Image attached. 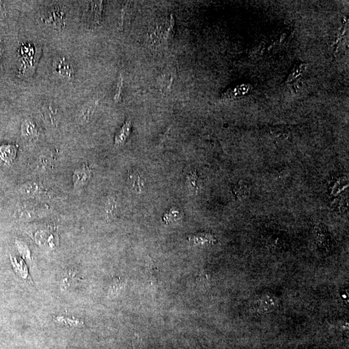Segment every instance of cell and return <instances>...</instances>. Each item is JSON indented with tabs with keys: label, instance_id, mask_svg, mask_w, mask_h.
<instances>
[{
	"label": "cell",
	"instance_id": "1",
	"mask_svg": "<svg viewBox=\"0 0 349 349\" xmlns=\"http://www.w3.org/2000/svg\"><path fill=\"white\" fill-rule=\"evenodd\" d=\"M175 33V21L172 17H165L155 21L151 28V42L157 47L168 44Z\"/></svg>",
	"mask_w": 349,
	"mask_h": 349
},
{
	"label": "cell",
	"instance_id": "2",
	"mask_svg": "<svg viewBox=\"0 0 349 349\" xmlns=\"http://www.w3.org/2000/svg\"><path fill=\"white\" fill-rule=\"evenodd\" d=\"M41 19L45 24L55 27V29H62L66 26L68 17L64 9L56 6L49 7L43 14Z\"/></svg>",
	"mask_w": 349,
	"mask_h": 349
},
{
	"label": "cell",
	"instance_id": "3",
	"mask_svg": "<svg viewBox=\"0 0 349 349\" xmlns=\"http://www.w3.org/2000/svg\"><path fill=\"white\" fill-rule=\"evenodd\" d=\"M53 70L60 77L70 80L74 77L76 71L72 61L64 56H56L53 62Z\"/></svg>",
	"mask_w": 349,
	"mask_h": 349
},
{
	"label": "cell",
	"instance_id": "4",
	"mask_svg": "<svg viewBox=\"0 0 349 349\" xmlns=\"http://www.w3.org/2000/svg\"><path fill=\"white\" fill-rule=\"evenodd\" d=\"M41 113L45 121L51 125H56L60 122V111L54 104H45L41 108Z\"/></svg>",
	"mask_w": 349,
	"mask_h": 349
},
{
	"label": "cell",
	"instance_id": "5",
	"mask_svg": "<svg viewBox=\"0 0 349 349\" xmlns=\"http://www.w3.org/2000/svg\"><path fill=\"white\" fill-rule=\"evenodd\" d=\"M278 300L274 295H263L257 301V310L259 313L269 312L277 306Z\"/></svg>",
	"mask_w": 349,
	"mask_h": 349
},
{
	"label": "cell",
	"instance_id": "6",
	"mask_svg": "<svg viewBox=\"0 0 349 349\" xmlns=\"http://www.w3.org/2000/svg\"><path fill=\"white\" fill-rule=\"evenodd\" d=\"M91 178V169L87 165L79 167L74 171L73 183L74 188H82Z\"/></svg>",
	"mask_w": 349,
	"mask_h": 349
},
{
	"label": "cell",
	"instance_id": "7",
	"mask_svg": "<svg viewBox=\"0 0 349 349\" xmlns=\"http://www.w3.org/2000/svg\"><path fill=\"white\" fill-rule=\"evenodd\" d=\"M102 1H92L88 11V21L90 24L96 25L101 20Z\"/></svg>",
	"mask_w": 349,
	"mask_h": 349
},
{
	"label": "cell",
	"instance_id": "8",
	"mask_svg": "<svg viewBox=\"0 0 349 349\" xmlns=\"http://www.w3.org/2000/svg\"><path fill=\"white\" fill-rule=\"evenodd\" d=\"M19 190L23 195L29 197H35L40 194L43 189L40 185L37 183L28 182L23 184Z\"/></svg>",
	"mask_w": 349,
	"mask_h": 349
},
{
	"label": "cell",
	"instance_id": "9",
	"mask_svg": "<svg viewBox=\"0 0 349 349\" xmlns=\"http://www.w3.org/2000/svg\"><path fill=\"white\" fill-rule=\"evenodd\" d=\"M127 181L129 186L136 192H141L144 187L141 176L137 171L133 170L129 171L128 175Z\"/></svg>",
	"mask_w": 349,
	"mask_h": 349
},
{
	"label": "cell",
	"instance_id": "10",
	"mask_svg": "<svg viewBox=\"0 0 349 349\" xmlns=\"http://www.w3.org/2000/svg\"><path fill=\"white\" fill-rule=\"evenodd\" d=\"M21 132L23 137L28 139H33L38 135V129L34 122L31 120H26L21 126Z\"/></svg>",
	"mask_w": 349,
	"mask_h": 349
},
{
	"label": "cell",
	"instance_id": "11",
	"mask_svg": "<svg viewBox=\"0 0 349 349\" xmlns=\"http://www.w3.org/2000/svg\"><path fill=\"white\" fill-rule=\"evenodd\" d=\"M147 272L150 283L152 285H155L158 281V278H159V269L156 265V264L153 260H148L147 263Z\"/></svg>",
	"mask_w": 349,
	"mask_h": 349
},
{
	"label": "cell",
	"instance_id": "12",
	"mask_svg": "<svg viewBox=\"0 0 349 349\" xmlns=\"http://www.w3.org/2000/svg\"><path fill=\"white\" fill-rule=\"evenodd\" d=\"M124 285H125V280L120 277L114 278L111 285H110L108 294H109L110 296H115L119 292L122 291Z\"/></svg>",
	"mask_w": 349,
	"mask_h": 349
},
{
	"label": "cell",
	"instance_id": "13",
	"mask_svg": "<svg viewBox=\"0 0 349 349\" xmlns=\"http://www.w3.org/2000/svg\"><path fill=\"white\" fill-rule=\"evenodd\" d=\"M233 192L238 199H244L250 194V189L247 185L239 183L233 188Z\"/></svg>",
	"mask_w": 349,
	"mask_h": 349
},
{
	"label": "cell",
	"instance_id": "14",
	"mask_svg": "<svg viewBox=\"0 0 349 349\" xmlns=\"http://www.w3.org/2000/svg\"><path fill=\"white\" fill-rule=\"evenodd\" d=\"M55 321L61 324L70 327H80L84 324L82 321L77 319L70 318L64 316H57L55 317Z\"/></svg>",
	"mask_w": 349,
	"mask_h": 349
},
{
	"label": "cell",
	"instance_id": "15",
	"mask_svg": "<svg viewBox=\"0 0 349 349\" xmlns=\"http://www.w3.org/2000/svg\"><path fill=\"white\" fill-rule=\"evenodd\" d=\"M190 240L195 244H210L216 241V239L210 234H200L190 238Z\"/></svg>",
	"mask_w": 349,
	"mask_h": 349
},
{
	"label": "cell",
	"instance_id": "16",
	"mask_svg": "<svg viewBox=\"0 0 349 349\" xmlns=\"http://www.w3.org/2000/svg\"><path fill=\"white\" fill-rule=\"evenodd\" d=\"M130 129V126L129 123H126L125 125L121 128V129L118 131L117 135H116L115 137V144L116 145H121L123 143L126 137L129 135Z\"/></svg>",
	"mask_w": 349,
	"mask_h": 349
},
{
	"label": "cell",
	"instance_id": "17",
	"mask_svg": "<svg viewBox=\"0 0 349 349\" xmlns=\"http://www.w3.org/2000/svg\"><path fill=\"white\" fill-rule=\"evenodd\" d=\"M196 283L200 287H207L210 285V279L206 272H200L196 278Z\"/></svg>",
	"mask_w": 349,
	"mask_h": 349
},
{
	"label": "cell",
	"instance_id": "18",
	"mask_svg": "<svg viewBox=\"0 0 349 349\" xmlns=\"http://www.w3.org/2000/svg\"><path fill=\"white\" fill-rule=\"evenodd\" d=\"M53 162L51 158L43 157L39 158L37 161V165H38V168L42 169V170L51 168Z\"/></svg>",
	"mask_w": 349,
	"mask_h": 349
},
{
	"label": "cell",
	"instance_id": "19",
	"mask_svg": "<svg viewBox=\"0 0 349 349\" xmlns=\"http://www.w3.org/2000/svg\"><path fill=\"white\" fill-rule=\"evenodd\" d=\"M316 239L318 243L320 244H325L328 241V237H327V233L323 229L322 226H319L318 230L316 231Z\"/></svg>",
	"mask_w": 349,
	"mask_h": 349
},
{
	"label": "cell",
	"instance_id": "20",
	"mask_svg": "<svg viewBox=\"0 0 349 349\" xmlns=\"http://www.w3.org/2000/svg\"><path fill=\"white\" fill-rule=\"evenodd\" d=\"M116 204L113 200L110 199L106 204L105 212L108 218H113L116 212Z\"/></svg>",
	"mask_w": 349,
	"mask_h": 349
},
{
	"label": "cell",
	"instance_id": "21",
	"mask_svg": "<svg viewBox=\"0 0 349 349\" xmlns=\"http://www.w3.org/2000/svg\"><path fill=\"white\" fill-rule=\"evenodd\" d=\"M143 349V340L137 334H135L132 340V349Z\"/></svg>",
	"mask_w": 349,
	"mask_h": 349
},
{
	"label": "cell",
	"instance_id": "22",
	"mask_svg": "<svg viewBox=\"0 0 349 349\" xmlns=\"http://www.w3.org/2000/svg\"><path fill=\"white\" fill-rule=\"evenodd\" d=\"M2 55H3V46H2V44L0 43V70H1Z\"/></svg>",
	"mask_w": 349,
	"mask_h": 349
}]
</instances>
